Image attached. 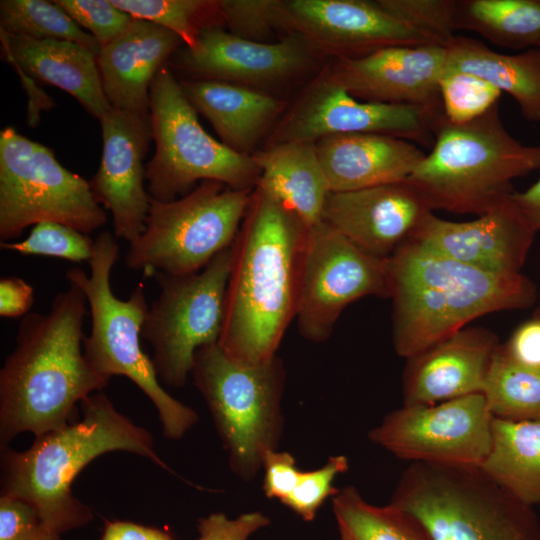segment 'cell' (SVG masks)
I'll list each match as a JSON object with an SVG mask.
<instances>
[{
    "instance_id": "obj_41",
    "label": "cell",
    "mask_w": 540,
    "mask_h": 540,
    "mask_svg": "<svg viewBox=\"0 0 540 540\" xmlns=\"http://www.w3.org/2000/svg\"><path fill=\"white\" fill-rule=\"evenodd\" d=\"M270 524V518L259 511L247 512L236 518L224 513H212L198 522L196 540H248L251 535Z\"/></svg>"
},
{
    "instance_id": "obj_2",
    "label": "cell",
    "mask_w": 540,
    "mask_h": 540,
    "mask_svg": "<svg viewBox=\"0 0 540 540\" xmlns=\"http://www.w3.org/2000/svg\"><path fill=\"white\" fill-rule=\"evenodd\" d=\"M87 306L84 293L69 283L47 313L22 317L0 370L2 447L24 432L38 437L64 427L77 403L108 384L82 351Z\"/></svg>"
},
{
    "instance_id": "obj_35",
    "label": "cell",
    "mask_w": 540,
    "mask_h": 540,
    "mask_svg": "<svg viewBox=\"0 0 540 540\" xmlns=\"http://www.w3.org/2000/svg\"><path fill=\"white\" fill-rule=\"evenodd\" d=\"M439 92L446 119L462 124L479 118L499 103L501 91L473 74L444 69Z\"/></svg>"
},
{
    "instance_id": "obj_40",
    "label": "cell",
    "mask_w": 540,
    "mask_h": 540,
    "mask_svg": "<svg viewBox=\"0 0 540 540\" xmlns=\"http://www.w3.org/2000/svg\"><path fill=\"white\" fill-rule=\"evenodd\" d=\"M74 22L89 31L101 48L117 38L133 17L111 0H56Z\"/></svg>"
},
{
    "instance_id": "obj_6",
    "label": "cell",
    "mask_w": 540,
    "mask_h": 540,
    "mask_svg": "<svg viewBox=\"0 0 540 540\" xmlns=\"http://www.w3.org/2000/svg\"><path fill=\"white\" fill-rule=\"evenodd\" d=\"M119 259V245L109 231L94 239L88 264L90 274L79 267L66 272V279L84 293L91 315V329L84 338V354L101 376H125L151 400L162 425L163 435L181 439L198 422V414L162 387L152 359L143 351L140 337L148 310L143 284L128 299L115 296L110 278Z\"/></svg>"
},
{
    "instance_id": "obj_8",
    "label": "cell",
    "mask_w": 540,
    "mask_h": 540,
    "mask_svg": "<svg viewBox=\"0 0 540 540\" xmlns=\"http://www.w3.org/2000/svg\"><path fill=\"white\" fill-rule=\"evenodd\" d=\"M191 375L227 452L232 472L243 481L256 477L264 453L277 449L284 427L282 360L248 365L231 360L218 343L199 348Z\"/></svg>"
},
{
    "instance_id": "obj_9",
    "label": "cell",
    "mask_w": 540,
    "mask_h": 540,
    "mask_svg": "<svg viewBox=\"0 0 540 540\" xmlns=\"http://www.w3.org/2000/svg\"><path fill=\"white\" fill-rule=\"evenodd\" d=\"M253 191L202 181L177 199H151L144 230L129 243L126 266L145 277L200 271L233 244Z\"/></svg>"
},
{
    "instance_id": "obj_15",
    "label": "cell",
    "mask_w": 540,
    "mask_h": 540,
    "mask_svg": "<svg viewBox=\"0 0 540 540\" xmlns=\"http://www.w3.org/2000/svg\"><path fill=\"white\" fill-rule=\"evenodd\" d=\"M443 115L416 105L359 100L321 70L288 106L266 145L316 142L339 134H382L431 147L434 124Z\"/></svg>"
},
{
    "instance_id": "obj_37",
    "label": "cell",
    "mask_w": 540,
    "mask_h": 540,
    "mask_svg": "<svg viewBox=\"0 0 540 540\" xmlns=\"http://www.w3.org/2000/svg\"><path fill=\"white\" fill-rule=\"evenodd\" d=\"M0 246L22 255L49 256L81 263L91 259L94 240L66 225L45 221L34 225L22 241L0 242Z\"/></svg>"
},
{
    "instance_id": "obj_28",
    "label": "cell",
    "mask_w": 540,
    "mask_h": 540,
    "mask_svg": "<svg viewBox=\"0 0 540 540\" xmlns=\"http://www.w3.org/2000/svg\"><path fill=\"white\" fill-rule=\"evenodd\" d=\"M444 47V69L484 79L509 94L526 120L540 122V48L504 54L475 38L457 35Z\"/></svg>"
},
{
    "instance_id": "obj_45",
    "label": "cell",
    "mask_w": 540,
    "mask_h": 540,
    "mask_svg": "<svg viewBox=\"0 0 540 540\" xmlns=\"http://www.w3.org/2000/svg\"><path fill=\"white\" fill-rule=\"evenodd\" d=\"M34 302V289L16 276L0 279V316L5 318L24 317Z\"/></svg>"
},
{
    "instance_id": "obj_49",
    "label": "cell",
    "mask_w": 540,
    "mask_h": 540,
    "mask_svg": "<svg viewBox=\"0 0 540 540\" xmlns=\"http://www.w3.org/2000/svg\"><path fill=\"white\" fill-rule=\"evenodd\" d=\"M534 314L540 315V295H539V305L537 309L535 310Z\"/></svg>"
},
{
    "instance_id": "obj_14",
    "label": "cell",
    "mask_w": 540,
    "mask_h": 540,
    "mask_svg": "<svg viewBox=\"0 0 540 540\" xmlns=\"http://www.w3.org/2000/svg\"><path fill=\"white\" fill-rule=\"evenodd\" d=\"M492 420L483 393H476L432 405H403L368 438L410 463L480 467L490 449Z\"/></svg>"
},
{
    "instance_id": "obj_50",
    "label": "cell",
    "mask_w": 540,
    "mask_h": 540,
    "mask_svg": "<svg viewBox=\"0 0 540 540\" xmlns=\"http://www.w3.org/2000/svg\"><path fill=\"white\" fill-rule=\"evenodd\" d=\"M538 48H540V44H539Z\"/></svg>"
},
{
    "instance_id": "obj_10",
    "label": "cell",
    "mask_w": 540,
    "mask_h": 540,
    "mask_svg": "<svg viewBox=\"0 0 540 540\" xmlns=\"http://www.w3.org/2000/svg\"><path fill=\"white\" fill-rule=\"evenodd\" d=\"M150 102L155 152L145 177L151 199H177L198 181H218L237 190L256 188L260 172L252 156L234 152L202 128L168 64L151 84Z\"/></svg>"
},
{
    "instance_id": "obj_13",
    "label": "cell",
    "mask_w": 540,
    "mask_h": 540,
    "mask_svg": "<svg viewBox=\"0 0 540 540\" xmlns=\"http://www.w3.org/2000/svg\"><path fill=\"white\" fill-rule=\"evenodd\" d=\"M366 296L389 298L386 259L362 251L323 221L309 227L295 313L300 335L326 341L343 310Z\"/></svg>"
},
{
    "instance_id": "obj_48",
    "label": "cell",
    "mask_w": 540,
    "mask_h": 540,
    "mask_svg": "<svg viewBox=\"0 0 540 540\" xmlns=\"http://www.w3.org/2000/svg\"><path fill=\"white\" fill-rule=\"evenodd\" d=\"M21 540H60V533L41 523Z\"/></svg>"
},
{
    "instance_id": "obj_42",
    "label": "cell",
    "mask_w": 540,
    "mask_h": 540,
    "mask_svg": "<svg viewBox=\"0 0 540 540\" xmlns=\"http://www.w3.org/2000/svg\"><path fill=\"white\" fill-rule=\"evenodd\" d=\"M262 468L265 496L283 503L296 487L301 473L294 456L286 451L267 450L262 459Z\"/></svg>"
},
{
    "instance_id": "obj_16",
    "label": "cell",
    "mask_w": 540,
    "mask_h": 540,
    "mask_svg": "<svg viewBox=\"0 0 540 540\" xmlns=\"http://www.w3.org/2000/svg\"><path fill=\"white\" fill-rule=\"evenodd\" d=\"M323 61L296 33L259 43L237 37L223 26H210L201 30L194 49L180 47L167 64L186 79L224 81L271 93L315 77Z\"/></svg>"
},
{
    "instance_id": "obj_11",
    "label": "cell",
    "mask_w": 540,
    "mask_h": 540,
    "mask_svg": "<svg viewBox=\"0 0 540 540\" xmlns=\"http://www.w3.org/2000/svg\"><path fill=\"white\" fill-rule=\"evenodd\" d=\"M106 220L90 183L64 168L51 149L11 126L0 132L1 242H10L40 222L89 234Z\"/></svg>"
},
{
    "instance_id": "obj_18",
    "label": "cell",
    "mask_w": 540,
    "mask_h": 540,
    "mask_svg": "<svg viewBox=\"0 0 540 540\" xmlns=\"http://www.w3.org/2000/svg\"><path fill=\"white\" fill-rule=\"evenodd\" d=\"M445 63L441 45L393 46L357 59L328 61L322 72L359 100L416 105L440 116Z\"/></svg>"
},
{
    "instance_id": "obj_25",
    "label": "cell",
    "mask_w": 540,
    "mask_h": 540,
    "mask_svg": "<svg viewBox=\"0 0 540 540\" xmlns=\"http://www.w3.org/2000/svg\"><path fill=\"white\" fill-rule=\"evenodd\" d=\"M179 82L191 105L211 123L221 142L243 155L256 151L289 106L271 93L239 84L196 79Z\"/></svg>"
},
{
    "instance_id": "obj_19",
    "label": "cell",
    "mask_w": 540,
    "mask_h": 540,
    "mask_svg": "<svg viewBox=\"0 0 540 540\" xmlns=\"http://www.w3.org/2000/svg\"><path fill=\"white\" fill-rule=\"evenodd\" d=\"M99 121L103 152L89 183L97 202L112 214L116 238L130 243L144 230L151 202L143 164L153 139L150 117L112 107Z\"/></svg>"
},
{
    "instance_id": "obj_47",
    "label": "cell",
    "mask_w": 540,
    "mask_h": 540,
    "mask_svg": "<svg viewBox=\"0 0 540 540\" xmlns=\"http://www.w3.org/2000/svg\"><path fill=\"white\" fill-rule=\"evenodd\" d=\"M510 199L528 224L540 232V178L525 191H514Z\"/></svg>"
},
{
    "instance_id": "obj_44",
    "label": "cell",
    "mask_w": 540,
    "mask_h": 540,
    "mask_svg": "<svg viewBox=\"0 0 540 540\" xmlns=\"http://www.w3.org/2000/svg\"><path fill=\"white\" fill-rule=\"evenodd\" d=\"M502 347L515 362L540 371V315L521 323Z\"/></svg>"
},
{
    "instance_id": "obj_39",
    "label": "cell",
    "mask_w": 540,
    "mask_h": 540,
    "mask_svg": "<svg viewBox=\"0 0 540 540\" xmlns=\"http://www.w3.org/2000/svg\"><path fill=\"white\" fill-rule=\"evenodd\" d=\"M348 469V458L340 454L330 456L320 468L301 471L296 487L282 504L304 521L314 520L323 503L338 493L334 486L336 477Z\"/></svg>"
},
{
    "instance_id": "obj_5",
    "label": "cell",
    "mask_w": 540,
    "mask_h": 540,
    "mask_svg": "<svg viewBox=\"0 0 540 540\" xmlns=\"http://www.w3.org/2000/svg\"><path fill=\"white\" fill-rule=\"evenodd\" d=\"M434 143L407 179L429 208L482 215L514 192L515 178L540 169V146L510 135L499 103L467 123L443 115L433 128Z\"/></svg>"
},
{
    "instance_id": "obj_21",
    "label": "cell",
    "mask_w": 540,
    "mask_h": 540,
    "mask_svg": "<svg viewBox=\"0 0 540 540\" xmlns=\"http://www.w3.org/2000/svg\"><path fill=\"white\" fill-rule=\"evenodd\" d=\"M432 212L405 181L330 192L322 221L367 254L387 259Z\"/></svg>"
},
{
    "instance_id": "obj_3",
    "label": "cell",
    "mask_w": 540,
    "mask_h": 540,
    "mask_svg": "<svg viewBox=\"0 0 540 540\" xmlns=\"http://www.w3.org/2000/svg\"><path fill=\"white\" fill-rule=\"evenodd\" d=\"M396 353L409 359L485 314L525 309L537 300L521 272L485 271L408 238L387 259Z\"/></svg>"
},
{
    "instance_id": "obj_38",
    "label": "cell",
    "mask_w": 540,
    "mask_h": 540,
    "mask_svg": "<svg viewBox=\"0 0 540 540\" xmlns=\"http://www.w3.org/2000/svg\"><path fill=\"white\" fill-rule=\"evenodd\" d=\"M387 13L445 46L456 28V0H375Z\"/></svg>"
},
{
    "instance_id": "obj_20",
    "label": "cell",
    "mask_w": 540,
    "mask_h": 540,
    "mask_svg": "<svg viewBox=\"0 0 540 540\" xmlns=\"http://www.w3.org/2000/svg\"><path fill=\"white\" fill-rule=\"evenodd\" d=\"M536 231L509 198L470 221L429 214L410 237L450 259L496 273L521 272Z\"/></svg>"
},
{
    "instance_id": "obj_34",
    "label": "cell",
    "mask_w": 540,
    "mask_h": 540,
    "mask_svg": "<svg viewBox=\"0 0 540 540\" xmlns=\"http://www.w3.org/2000/svg\"><path fill=\"white\" fill-rule=\"evenodd\" d=\"M133 18L143 19L164 27L194 49L202 29L224 26L219 0H111Z\"/></svg>"
},
{
    "instance_id": "obj_4",
    "label": "cell",
    "mask_w": 540,
    "mask_h": 540,
    "mask_svg": "<svg viewBox=\"0 0 540 540\" xmlns=\"http://www.w3.org/2000/svg\"><path fill=\"white\" fill-rule=\"evenodd\" d=\"M80 405L78 422L35 437L27 450L2 447L1 495L27 501L41 522L60 534L93 519L91 509L73 495L71 486L95 458L126 451L172 472L157 454L149 431L117 411L103 392L91 394Z\"/></svg>"
},
{
    "instance_id": "obj_36",
    "label": "cell",
    "mask_w": 540,
    "mask_h": 540,
    "mask_svg": "<svg viewBox=\"0 0 540 540\" xmlns=\"http://www.w3.org/2000/svg\"><path fill=\"white\" fill-rule=\"evenodd\" d=\"M284 0H219L223 25L244 40L274 43L287 32L283 18Z\"/></svg>"
},
{
    "instance_id": "obj_33",
    "label": "cell",
    "mask_w": 540,
    "mask_h": 540,
    "mask_svg": "<svg viewBox=\"0 0 540 540\" xmlns=\"http://www.w3.org/2000/svg\"><path fill=\"white\" fill-rule=\"evenodd\" d=\"M0 30L36 40L77 43L96 56L101 46L54 1L1 0Z\"/></svg>"
},
{
    "instance_id": "obj_23",
    "label": "cell",
    "mask_w": 540,
    "mask_h": 540,
    "mask_svg": "<svg viewBox=\"0 0 540 540\" xmlns=\"http://www.w3.org/2000/svg\"><path fill=\"white\" fill-rule=\"evenodd\" d=\"M184 44L174 32L133 18L97 55L104 93L113 108L150 117V88L158 71Z\"/></svg>"
},
{
    "instance_id": "obj_7",
    "label": "cell",
    "mask_w": 540,
    "mask_h": 540,
    "mask_svg": "<svg viewBox=\"0 0 540 540\" xmlns=\"http://www.w3.org/2000/svg\"><path fill=\"white\" fill-rule=\"evenodd\" d=\"M389 503L415 516L434 540H540L533 507L480 467L411 462Z\"/></svg>"
},
{
    "instance_id": "obj_32",
    "label": "cell",
    "mask_w": 540,
    "mask_h": 540,
    "mask_svg": "<svg viewBox=\"0 0 540 540\" xmlns=\"http://www.w3.org/2000/svg\"><path fill=\"white\" fill-rule=\"evenodd\" d=\"M483 395L494 418L540 419V371L512 360L502 344L493 356Z\"/></svg>"
},
{
    "instance_id": "obj_12",
    "label": "cell",
    "mask_w": 540,
    "mask_h": 540,
    "mask_svg": "<svg viewBox=\"0 0 540 540\" xmlns=\"http://www.w3.org/2000/svg\"><path fill=\"white\" fill-rule=\"evenodd\" d=\"M231 264L232 245L196 273L153 276L160 293L147 310L142 337L152 348L161 383L183 386L196 351L218 343Z\"/></svg>"
},
{
    "instance_id": "obj_27",
    "label": "cell",
    "mask_w": 540,
    "mask_h": 540,
    "mask_svg": "<svg viewBox=\"0 0 540 540\" xmlns=\"http://www.w3.org/2000/svg\"><path fill=\"white\" fill-rule=\"evenodd\" d=\"M251 156L260 172L256 187L292 211L306 226L322 221L331 190L315 142L265 145Z\"/></svg>"
},
{
    "instance_id": "obj_29",
    "label": "cell",
    "mask_w": 540,
    "mask_h": 540,
    "mask_svg": "<svg viewBox=\"0 0 540 540\" xmlns=\"http://www.w3.org/2000/svg\"><path fill=\"white\" fill-rule=\"evenodd\" d=\"M480 468L518 500L540 504V419L493 417L490 449Z\"/></svg>"
},
{
    "instance_id": "obj_31",
    "label": "cell",
    "mask_w": 540,
    "mask_h": 540,
    "mask_svg": "<svg viewBox=\"0 0 540 540\" xmlns=\"http://www.w3.org/2000/svg\"><path fill=\"white\" fill-rule=\"evenodd\" d=\"M332 509L340 540H434L415 516L390 503L373 505L354 486L339 489Z\"/></svg>"
},
{
    "instance_id": "obj_17",
    "label": "cell",
    "mask_w": 540,
    "mask_h": 540,
    "mask_svg": "<svg viewBox=\"0 0 540 540\" xmlns=\"http://www.w3.org/2000/svg\"><path fill=\"white\" fill-rule=\"evenodd\" d=\"M287 34L302 36L324 60L357 59L393 46L437 44L375 0H284Z\"/></svg>"
},
{
    "instance_id": "obj_43",
    "label": "cell",
    "mask_w": 540,
    "mask_h": 540,
    "mask_svg": "<svg viewBox=\"0 0 540 540\" xmlns=\"http://www.w3.org/2000/svg\"><path fill=\"white\" fill-rule=\"evenodd\" d=\"M36 509L27 501L10 496L0 497V540H21L41 524Z\"/></svg>"
},
{
    "instance_id": "obj_1",
    "label": "cell",
    "mask_w": 540,
    "mask_h": 540,
    "mask_svg": "<svg viewBox=\"0 0 540 540\" xmlns=\"http://www.w3.org/2000/svg\"><path fill=\"white\" fill-rule=\"evenodd\" d=\"M306 226L256 187L232 244L219 347L231 360L267 362L295 319Z\"/></svg>"
},
{
    "instance_id": "obj_46",
    "label": "cell",
    "mask_w": 540,
    "mask_h": 540,
    "mask_svg": "<svg viewBox=\"0 0 540 540\" xmlns=\"http://www.w3.org/2000/svg\"><path fill=\"white\" fill-rule=\"evenodd\" d=\"M101 540H173L166 532L128 521L107 522Z\"/></svg>"
},
{
    "instance_id": "obj_30",
    "label": "cell",
    "mask_w": 540,
    "mask_h": 540,
    "mask_svg": "<svg viewBox=\"0 0 540 540\" xmlns=\"http://www.w3.org/2000/svg\"><path fill=\"white\" fill-rule=\"evenodd\" d=\"M456 28L508 49L540 44V0H456Z\"/></svg>"
},
{
    "instance_id": "obj_24",
    "label": "cell",
    "mask_w": 540,
    "mask_h": 540,
    "mask_svg": "<svg viewBox=\"0 0 540 540\" xmlns=\"http://www.w3.org/2000/svg\"><path fill=\"white\" fill-rule=\"evenodd\" d=\"M331 192L407 181L426 154L412 142L382 134H339L315 142Z\"/></svg>"
},
{
    "instance_id": "obj_26",
    "label": "cell",
    "mask_w": 540,
    "mask_h": 540,
    "mask_svg": "<svg viewBox=\"0 0 540 540\" xmlns=\"http://www.w3.org/2000/svg\"><path fill=\"white\" fill-rule=\"evenodd\" d=\"M4 59L19 74L61 88L100 119L111 108L101 82L97 56L63 40H36L0 30Z\"/></svg>"
},
{
    "instance_id": "obj_22",
    "label": "cell",
    "mask_w": 540,
    "mask_h": 540,
    "mask_svg": "<svg viewBox=\"0 0 540 540\" xmlns=\"http://www.w3.org/2000/svg\"><path fill=\"white\" fill-rule=\"evenodd\" d=\"M496 335L484 328H463L407 359L403 405H432L483 393Z\"/></svg>"
}]
</instances>
